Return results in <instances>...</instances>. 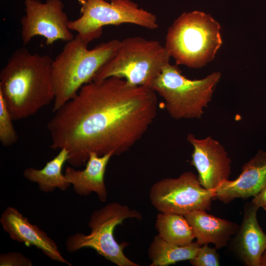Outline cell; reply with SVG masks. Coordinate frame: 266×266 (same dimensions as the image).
<instances>
[{
  "label": "cell",
  "mask_w": 266,
  "mask_h": 266,
  "mask_svg": "<svg viewBox=\"0 0 266 266\" xmlns=\"http://www.w3.org/2000/svg\"><path fill=\"white\" fill-rule=\"evenodd\" d=\"M157 94L111 77L84 85L48 121L54 149L65 148L67 162L78 167L90 153L120 155L139 141L155 120Z\"/></svg>",
  "instance_id": "obj_1"
},
{
  "label": "cell",
  "mask_w": 266,
  "mask_h": 266,
  "mask_svg": "<svg viewBox=\"0 0 266 266\" xmlns=\"http://www.w3.org/2000/svg\"><path fill=\"white\" fill-rule=\"evenodd\" d=\"M53 60L47 55L16 49L0 72V95L13 120L35 114L54 100Z\"/></svg>",
  "instance_id": "obj_2"
},
{
  "label": "cell",
  "mask_w": 266,
  "mask_h": 266,
  "mask_svg": "<svg viewBox=\"0 0 266 266\" xmlns=\"http://www.w3.org/2000/svg\"><path fill=\"white\" fill-rule=\"evenodd\" d=\"M121 41L113 39L90 49L89 43L77 35L66 42L52 64L53 112L73 98L84 85L92 81L99 69L117 51Z\"/></svg>",
  "instance_id": "obj_3"
},
{
  "label": "cell",
  "mask_w": 266,
  "mask_h": 266,
  "mask_svg": "<svg viewBox=\"0 0 266 266\" xmlns=\"http://www.w3.org/2000/svg\"><path fill=\"white\" fill-rule=\"evenodd\" d=\"M220 25L203 12H184L168 28L165 45L176 65L200 68L212 61L221 47Z\"/></svg>",
  "instance_id": "obj_4"
},
{
  "label": "cell",
  "mask_w": 266,
  "mask_h": 266,
  "mask_svg": "<svg viewBox=\"0 0 266 266\" xmlns=\"http://www.w3.org/2000/svg\"><path fill=\"white\" fill-rule=\"evenodd\" d=\"M170 57L159 41L141 36L127 37L121 41L117 51L99 69L92 81L117 77L130 85L151 89L163 67L170 63Z\"/></svg>",
  "instance_id": "obj_5"
},
{
  "label": "cell",
  "mask_w": 266,
  "mask_h": 266,
  "mask_svg": "<svg viewBox=\"0 0 266 266\" xmlns=\"http://www.w3.org/2000/svg\"><path fill=\"white\" fill-rule=\"evenodd\" d=\"M214 72L200 79L192 80L182 74L177 65L167 64L154 80L151 89L161 96L171 118L200 119L211 100L221 78Z\"/></svg>",
  "instance_id": "obj_6"
},
{
  "label": "cell",
  "mask_w": 266,
  "mask_h": 266,
  "mask_svg": "<svg viewBox=\"0 0 266 266\" xmlns=\"http://www.w3.org/2000/svg\"><path fill=\"white\" fill-rule=\"evenodd\" d=\"M142 215L134 209L116 202L108 203L94 210L90 218L88 234L77 233L68 237L66 241V250L74 253L84 248H90L105 259L118 266H138L124 254L123 249L128 244L118 243L114 236L115 227L127 218L141 219Z\"/></svg>",
  "instance_id": "obj_7"
},
{
  "label": "cell",
  "mask_w": 266,
  "mask_h": 266,
  "mask_svg": "<svg viewBox=\"0 0 266 266\" xmlns=\"http://www.w3.org/2000/svg\"><path fill=\"white\" fill-rule=\"evenodd\" d=\"M80 16L69 20L68 27L88 43L100 37L102 28L128 23L154 30L159 27L157 16L139 7L131 0H78Z\"/></svg>",
  "instance_id": "obj_8"
},
{
  "label": "cell",
  "mask_w": 266,
  "mask_h": 266,
  "mask_svg": "<svg viewBox=\"0 0 266 266\" xmlns=\"http://www.w3.org/2000/svg\"><path fill=\"white\" fill-rule=\"evenodd\" d=\"M214 196V190L202 187L192 171L156 182L149 194L152 205L160 212L184 216L195 210H210Z\"/></svg>",
  "instance_id": "obj_9"
},
{
  "label": "cell",
  "mask_w": 266,
  "mask_h": 266,
  "mask_svg": "<svg viewBox=\"0 0 266 266\" xmlns=\"http://www.w3.org/2000/svg\"><path fill=\"white\" fill-rule=\"evenodd\" d=\"M25 14L20 20L23 45L35 36H41L47 45L61 40L66 42L74 38L68 27L69 20L61 0H24Z\"/></svg>",
  "instance_id": "obj_10"
},
{
  "label": "cell",
  "mask_w": 266,
  "mask_h": 266,
  "mask_svg": "<svg viewBox=\"0 0 266 266\" xmlns=\"http://www.w3.org/2000/svg\"><path fill=\"white\" fill-rule=\"evenodd\" d=\"M187 141L193 148L191 164L197 169L202 187L214 190L229 179L231 173V160L224 147L211 136L202 139L189 134Z\"/></svg>",
  "instance_id": "obj_11"
},
{
  "label": "cell",
  "mask_w": 266,
  "mask_h": 266,
  "mask_svg": "<svg viewBox=\"0 0 266 266\" xmlns=\"http://www.w3.org/2000/svg\"><path fill=\"white\" fill-rule=\"evenodd\" d=\"M0 223L12 239L27 246H34L50 259L72 266L63 257L54 240L16 208L7 207L1 215Z\"/></svg>",
  "instance_id": "obj_12"
},
{
  "label": "cell",
  "mask_w": 266,
  "mask_h": 266,
  "mask_svg": "<svg viewBox=\"0 0 266 266\" xmlns=\"http://www.w3.org/2000/svg\"><path fill=\"white\" fill-rule=\"evenodd\" d=\"M266 187V152L259 150L242 167V171L233 180L227 179L214 190V199L229 203L235 199L253 197Z\"/></svg>",
  "instance_id": "obj_13"
},
{
  "label": "cell",
  "mask_w": 266,
  "mask_h": 266,
  "mask_svg": "<svg viewBox=\"0 0 266 266\" xmlns=\"http://www.w3.org/2000/svg\"><path fill=\"white\" fill-rule=\"evenodd\" d=\"M259 208L251 202L245 204L242 222L234 240L236 254L248 266H260L261 256L266 249V234L257 220Z\"/></svg>",
  "instance_id": "obj_14"
},
{
  "label": "cell",
  "mask_w": 266,
  "mask_h": 266,
  "mask_svg": "<svg viewBox=\"0 0 266 266\" xmlns=\"http://www.w3.org/2000/svg\"><path fill=\"white\" fill-rule=\"evenodd\" d=\"M113 156L112 153L99 156L92 152L89 155L84 169H75L67 166L64 174L68 182L72 185L74 192L83 196L94 192L101 201H105L107 191L104 175L107 165Z\"/></svg>",
  "instance_id": "obj_15"
},
{
  "label": "cell",
  "mask_w": 266,
  "mask_h": 266,
  "mask_svg": "<svg viewBox=\"0 0 266 266\" xmlns=\"http://www.w3.org/2000/svg\"><path fill=\"white\" fill-rule=\"evenodd\" d=\"M200 245L212 243L217 249L225 247L239 226L230 221L207 213L205 210H195L184 215Z\"/></svg>",
  "instance_id": "obj_16"
},
{
  "label": "cell",
  "mask_w": 266,
  "mask_h": 266,
  "mask_svg": "<svg viewBox=\"0 0 266 266\" xmlns=\"http://www.w3.org/2000/svg\"><path fill=\"white\" fill-rule=\"evenodd\" d=\"M68 159V151L65 148H62L43 168H27L23 172V176L29 181L37 184L39 190L43 192H51L56 188L66 191L71 184L66 179L62 170Z\"/></svg>",
  "instance_id": "obj_17"
},
{
  "label": "cell",
  "mask_w": 266,
  "mask_h": 266,
  "mask_svg": "<svg viewBox=\"0 0 266 266\" xmlns=\"http://www.w3.org/2000/svg\"><path fill=\"white\" fill-rule=\"evenodd\" d=\"M201 246L197 241L180 246L167 242L158 234L154 236L148 250L150 266H166L178 262L193 259Z\"/></svg>",
  "instance_id": "obj_18"
},
{
  "label": "cell",
  "mask_w": 266,
  "mask_h": 266,
  "mask_svg": "<svg viewBox=\"0 0 266 266\" xmlns=\"http://www.w3.org/2000/svg\"><path fill=\"white\" fill-rule=\"evenodd\" d=\"M155 226L163 239L177 245H188L196 238L191 227L182 215L160 212Z\"/></svg>",
  "instance_id": "obj_19"
},
{
  "label": "cell",
  "mask_w": 266,
  "mask_h": 266,
  "mask_svg": "<svg viewBox=\"0 0 266 266\" xmlns=\"http://www.w3.org/2000/svg\"><path fill=\"white\" fill-rule=\"evenodd\" d=\"M13 120L3 98L0 95V141L4 146H11L18 140Z\"/></svg>",
  "instance_id": "obj_20"
},
{
  "label": "cell",
  "mask_w": 266,
  "mask_h": 266,
  "mask_svg": "<svg viewBox=\"0 0 266 266\" xmlns=\"http://www.w3.org/2000/svg\"><path fill=\"white\" fill-rule=\"evenodd\" d=\"M194 266H219V256L217 248L203 244L200 247L195 257L189 261Z\"/></svg>",
  "instance_id": "obj_21"
},
{
  "label": "cell",
  "mask_w": 266,
  "mask_h": 266,
  "mask_svg": "<svg viewBox=\"0 0 266 266\" xmlns=\"http://www.w3.org/2000/svg\"><path fill=\"white\" fill-rule=\"evenodd\" d=\"M0 266H32V261L20 252H9L0 255Z\"/></svg>",
  "instance_id": "obj_22"
},
{
  "label": "cell",
  "mask_w": 266,
  "mask_h": 266,
  "mask_svg": "<svg viewBox=\"0 0 266 266\" xmlns=\"http://www.w3.org/2000/svg\"><path fill=\"white\" fill-rule=\"evenodd\" d=\"M251 203L266 210V187L253 197Z\"/></svg>",
  "instance_id": "obj_23"
},
{
  "label": "cell",
  "mask_w": 266,
  "mask_h": 266,
  "mask_svg": "<svg viewBox=\"0 0 266 266\" xmlns=\"http://www.w3.org/2000/svg\"><path fill=\"white\" fill-rule=\"evenodd\" d=\"M260 266H266V249L261 256Z\"/></svg>",
  "instance_id": "obj_24"
},
{
  "label": "cell",
  "mask_w": 266,
  "mask_h": 266,
  "mask_svg": "<svg viewBox=\"0 0 266 266\" xmlns=\"http://www.w3.org/2000/svg\"><path fill=\"white\" fill-rule=\"evenodd\" d=\"M106 1H110L111 0H105Z\"/></svg>",
  "instance_id": "obj_25"
}]
</instances>
